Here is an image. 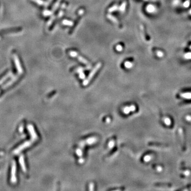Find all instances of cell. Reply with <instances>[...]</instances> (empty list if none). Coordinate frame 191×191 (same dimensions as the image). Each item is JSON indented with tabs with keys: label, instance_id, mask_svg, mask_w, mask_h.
Here are the masks:
<instances>
[{
	"label": "cell",
	"instance_id": "6da1fadb",
	"mask_svg": "<svg viewBox=\"0 0 191 191\" xmlns=\"http://www.w3.org/2000/svg\"><path fill=\"white\" fill-rule=\"evenodd\" d=\"M27 127H28V131H29V133H30L31 134V139L30 140L25 142L23 144L19 146L17 149H16L14 151V152H13L14 155H18V154L21 151H22L24 149H25L26 148L30 147V146L32 145L33 143L35 142L38 139V136H37L36 133L35 131H34V126L32 125H28Z\"/></svg>",
	"mask_w": 191,
	"mask_h": 191
},
{
	"label": "cell",
	"instance_id": "7a4b0ae2",
	"mask_svg": "<svg viewBox=\"0 0 191 191\" xmlns=\"http://www.w3.org/2000/svg\"><path fill=\"white\" fill-rule=\"evenodd\" d=\"M101 66H102V63L100 62H99L97 64V65L95 66V67L94 68V69H93L92 71L91 72V73H90V74L89 75L88 78L86 80L83 82L84 85H86L89 83L90 81L91 80V79L95 75V74L99 70V68H101Z\"/></svg>",
	"mask_w": 191,
	"mask_h": 191
},
{
	"label": "cell",
	"instance_id": "3957f363",
	"mask_svg": "<svg viewBox=\"0 0 191 191\" xmlns=\"http://www.w3.org/2000/svg\"><path fill=\"white\" fill-rule=\"evenodd\" d=\"M69 54L71 56V57H73L74 58H76L80 62H81V63H83L84 64L86 65H89L90 64L89 63L88 61L86 58H84L81 56L78 53L75 52V51H71L69 53Z\"/></svg>",
	"mask_w": 191,
	"mask_h": 191
},
{
	"label": "cell",
	"instance_id": "277c9868",
	"mask_svg": "<svg viewBox=\"0 0 191 191\" xmlns=\"http://www.w3.org/2000/svg\"><path fill=\"white\" fill-rule=\"evenodd\" d=\"M16 171H17V166L15 161H13L12 164L11 175V182L12 184H14L17 183V177H16Z\"/></svg>",
	"mask_w": 191,
	"mask_h": 191
},
{
	"label": "cell",
	"instance_id": "5b68a950",
	"mask_svg": "<svg viewBox=\"0 0 191 191\" xmlns=\"http://www.w3.org/2000/svg\"><path fill=\"white\" fill-rule=\"evenodd\" d=\"M13 58H14V63H15L16 68H17V69L18 70V74H20V75H21V74L23 73V70H22V67H21V66L19 59V58L17 55H13Z\"/></svg>",
	"mask_w": 191,
	"mask_h": 191
},
{
	"label": "cell",
	"instance_id": "8992f818",
	"mask_svg": "<svg viewBox=\"0 0 191 191\" xmlns=\"http://www.w3.org/2000/svg\"><path fill=\"white\" fill-rule=\"evenodd\" d=\"M84 11L83 9H81V10H79V11L78 12V17H77V18H76L75 23L74 22V26H73L72 28L71 29V30L70 31V34L72 33L74 29H75L76 26H77V25H78V23L79 22V21L80 19V18H81V16L82 15V14H83V13H84Z\"/></svg>",
	"mask_w": 191,
	"mask_h": 191
},
{
	"label": "cell",
	"instance_id": "52a82bcc",
	"mask_svg": "<svg viewBox=\"0 0 191 191\" xmlns=\"http://www.w3.org/2000/svg\"><path fill=\"white\" fill-rule=\"evenodd\" d=\"M19 163H20V165H21V168H22V171L25 172H26L27 168H26V165H25V160H24L23 156L22 155L20 156V157Z\"/></svg>",
	"mask_w": 191,
	"mask_h": 191
},
{
	"label": "cell",
	"instance_id": "ba28073f",
	"mask_svg": "<svg viewBox=\"0 0 191 191\" xmlns=\"http://www.w3.org/2000/svg\"><path fill=\"white\" fill-rule=\"evenodd\" d=\"M126 4H127L126 1H124L123 3H122V4L121 5V6L119 7L118 10H119V11H120L121 13H123L125 12V9H126Z\"/></svg>",
	"mask_w": 191,
	"mask_h": 191
},
{
	"label": "cell",
	"instance_id": "9c48e42d",
	"mask_svg": "<svg viewBox=\"0 0 191 191\" xmlns=\"http://www.w3.org/2000/svg\"><path fill=\"white\" fill-rule=\"evenodd\" d=\"M107 18L109 19L111 21H112V22H113L114 23H115V24H118L119 23L117 19L115 17H114V16L111 15V14H107Z\"/></svg>",
	"mask_w": 191,
	"mask_h": 191
},
{
	"label": "cell",
	"instance_id": "30bf717a",
	"mask_svg": "<svg viewBox=\"0 0 191 191\" xmlns=\"http://www.w3.org/2000/svg\"><path fill=\"white\" fill-rule=\"evenodd\" d=\"M62 23L63 25H66V26H73L74 25V22L73 21L68 20H64L62 21Z\"/></svg>",
	"mask_w": 191,
	"mask_h": 191
},
{
	"label": "cell",
	"instance_id": "8fae6325",
	"mask_svg": "<svg viewBox=\"0 0 191 191\" xmlns=\"http://www.w3.org/2000/svg\"><path fill=\"white\" fill-rule=\"evenodd\" d=\"M118 9H119V7H118V5H114L112 7H111L110 8H109V9H108V12L109 13H111L113 12L116 11L118 10Z\"/></svg>",
	"mask_w": 191,
	"mask_h": 191
},
{
	"label": "cell",
	"instance_id": "7c38bea8",
	"mask_svg": "<svg viewBox=\"0 0 191 191\" xmlns=\"http://www.w3.org/2000/svg\"><path fill=\"white\" fill-rule=\"evenodd\" d=\"M61 1V0H57L56 2L55 3V4H54V5L53 7V12L55 11L56 10V9L58 8V6H59Z\"/></svg>",
	"mask_w": 191,
	"mask_h": 191
},
{
	"label": "cell",
	"instance_id": "4fadbf2b",
	"mask_svg": "<svg viewBox=\"0 0 191 191\" xmlns=\"http://www.w3.org/2000/svg\"><path fill=\"white\" fill-rule=\"evenodd\" d=\"M124 65L126 68H130L133 66V63H131V62H129V61H126V62H125Z\"/></svg>",
	"mask_w": 191,
	"mask_h": 191
},
{
	"label": "cell",
	"instance_id": "5bb4252c",
	"mask_svg": "<svg viewBox=\"0 0 191 191\" xmlns=\"http://www.w3.org/2000/svg\"><path fill=\"white\" fill-rule=\"evenodd\" d=\"M33 1L39 5H46V3L41 1V0H33Z\"/></svg>",
	"mask_w": 191,
	"mask_h": 191
},
{
	"label": "cell",
	"instance_id": "9a60e30c",
	"mask_svg": "<svg viewBox=\"0 0 191 191\" xmlns=\"http://www.w3.org/2000/svg\"><path fill=\"white\" fill-rule=\"evenodd\" d=\"M116 50L118 52H121L122 49H123V47H122L121 45H118L116 47Z\"/></svg>",
	"mask_w": 191,
	"mask_h": 191
},
{
	"label": "cell",
	"instance_id": "2e32d148",
	"mask_svg": "<svg viewBox=\"0 0 191 191\" xmlns=\"http://www.w3.org/2000/svg\"><path fill=\"white\" fill-rule=\"evenodd\" d=\"M147 10L149 12H152L153 10V7L152 6V5H149V6H148L147 7Z\"/></svg>",
	"mask_w": 191,
	"mask_h": 191
},
{
	"label": "cell",
	"instance_id": "e0dca14e",
	"mask_svg": "<svg viewBox=\"0 0 191 191\" xmlns=\"http://www.w3.org/2000/svg\"><path fill=\"white\" fill-rule=\"evenodd\" d=\"M4 155V153L2 151H0V156H2Z\"/></svg>",
	"mask_w": 191,
	"mask_h": 191
}]
</instances>
